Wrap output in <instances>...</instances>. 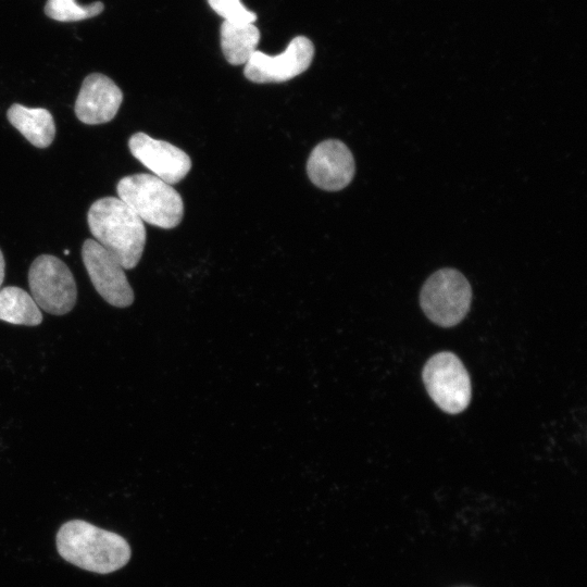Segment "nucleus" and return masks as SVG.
I'll return each instance as SVG.
<instances>
[{"mask_svg":"<svg viewBox=\"0 0 587 587\" xmlns=\"http://www.w3.org/2000/svg\"><path fill=\"white\" fill-rule=\"evenodd\" d=\"M55 547L66 562L98 574L122 569L132 557L130 546L123 536L79 519L60 526Z\"/></svg>","mask_w":587,"mask_h":587,"instance_id":"f257e3e1","label":"nucleus"},{"mask_svg":"<svg viewBox=\"0 0 587 587\" xmlns=\"http://www.w3.org/2000/svg\"><path fill=\"white\" fill-rule=\"evenodd\" d=\"M90 233L113 254L124 270L134 268L146 245V227L140 217L120 198L95 201L87 214Z\"/></svg>","mask_w":587,"mask_h":587,"instance_id":"f03ea898","label":"nucleus"},{"mask_svg":"<svg viewBox=\"0 0 587 587\" xmlns=\"http://www.w3.org/2000/svg\"><path fill=\"white\" fill-rule=\"evenodd\" d=\"M116 192L117 198L150 225L170 229L183 218L180 195L154 175L140 173L125 176L117 183Z\"/></svg>","mask_w":587,"mask_h":587,"instance_id":"7ed1b4c3","label":"nucleus"},{"mask_svg":"<svg viewBox=\"0 0 587 587\" xmlns=\"http://www.w3.org/2000/svg\"><path fill=\"white\" fill-rule=\"evenodd\" d=\"M472 302V288L465 276L454 268H441L424 283L420 304L435 324L451 327L467 314Z\"/></svg>","mask_w":587,"mask_h":587,"instance_id":"20e7f679","label":"nucleus"},{"mask_svg":"<svg viewBox=\"0 0 587 587\" xmlns=\"http://www.w3.org/2000/svg\"><path fill=\"white\" fill-rule=\"evenodd\" d=\"M28 286L37 305L53 315L68 313L77 300V287L68 266L51 254L37 257L28 270Z\"/></svg>","mask_w":587,"mask_h":587,"instance_id":"39448f33","label":"nucleus"},{"mask_svg":"<svg viewBox=\"0 0 587 587\" xmlns=\"http://www.w3.org/2000/svg\"><path fill=\"white\" fill-rule=\"evenodd\" d=\"M422 377L429 397L442 411L457 414L467 408L472 397L471 379L454 353L434 354L425 363Z\"/></svg>","mask_w":587,"mask_h":587,"instance_id":"423d86ee","label":"nucleus"},{"mask_svg":"<svg viewBox=\"0 0 587 587\" xmlns=\"http://www.w3.org/2000/svg\"><path fill=\"white\" fill-rule=\"evenodd\" d=\"M82 258L96 291L109 304L126 308L134 302V291L117 259L95 239H86Z\"/></svg>","mask_w":587,"mask_h":587,"instance_id":"0eeeda50","label":"nucleus"},{"mask_svg":"<svg viewBox=\"0 0 587 587\" xmlns=\"http://www.w3.org/2000/svg\"><path fill=\"white\" fill-rule=\"evenodd\" d=\"M314 46L304 36H297L284 52L268 55L255 51L245 64L243 74L253 83H283L307 71L313 60Z\"/></svg>","mask_w":587,"mask_h":587,"instance_id":"6e6552de","label":"nucleus"},{"mask_svg":"<svg viewBox=\"0 0 587 587\" xmlns=\"http://www.w3.org/2000/svg\"><path fill=\"white\" fill-rule=\"evenodd\" d=\"M354 170L350 149L338 139H327L315 146L307 163L310 180L327 191L347 187L354 176Z\"/></svg>","mask_w":587,"mask_h":587,"instance_id":"1a4fd4ad","label":"nucleus"},{"mask_svg":"<svg viewBox=\"0 0 587 587\" xmlns=\"http://www.w3.org/2000/svg\"><path fill=\"white\" fill-rule=\"evenodd\" d=\"M132 154L154 176L173 185L180 182L191 168L189 155L172 143L136 133L128 140Z\"/></svg>","mask_w":587,"mask_h":587,"instance_id":"9d476101","label":"nucleus"},{"mask_svg":"<svg viewBox=\"0 0 587 587\" xmlns=\"http://www.w3.org/2000/svg\"><path fill=\"white\" fill-rule=\"evenodd\" d=\"M122 101L123 92L110 77L92 73L83 80L74 111L84 124H104L114 118Z\"/></svg>","mask_w":587,"mask_h":587,"instance_id":"9b49d317","label":"nucleus"},{"mask_svg":"<svg viewBox=\"0 0 587 587\" xmlns=\"http://www.w3.org/2000/svg\"><path fill=\"white\" fill-rule=\"evenodd\" d=\"M7 117L10 124L37 148L49 147L55 137L54 120L47 109L13 103L8 109Z\"/></svg>","mask_w":587,"mask_h":587,"instance_id":"f8f14e48","label":"nucleus"},{"mask_svg":"<svg viewBox=\"0 0 587 587\" xmlns=\"http://www.w3.org/2000/svg\"><path fill=\"white\" fill-rule=\"evenodd\" d=\"M220 34L223 54L233 65L246 64L257 51L260 32L253 23L224 21Z\"/></svg>","mask_w":587,"mask_h":587,"instance_id":"ddd939ff","label":"nucleus"},{"mask_svg":"<svg viewBox=\"0 0 587 587\" xmlns=\"http://www.w3.org/2000/svg\"><path fill=\"white\" fill-rule=\"evenodd\" d=\"M42 313L33 297L24 289L8 286L0 290V320L14 325L37 326Z\"/></svg>","mask_w":587,"mask_h":587,"instance_id":"4468645a","label":"nucleus"},{"mask_svg":"<svg viewBox=\"0 0 587 587\" xmlns=\"http://www.w3.org/2000/svg\"><path fill=\"white\" fill-rule=\"evenodd\" d=\"M103 9V3L100 1L80 5L75 0H48L45 13L59 22H75L97 16Z\"/></svg>","mask_w":587,"mask_h":587,"instance_id":"2eb2a0df","label":"nucleus"},{"mask_svg":"<svg viewBox=\"0 0 587 587\" xmlns=\"http://www.w3.org/2000/svg\"><path fill=\"white\" fill-rule=\"evenodd\" d=\"M208 2L224 21L253 23L257 20V15L240 0H208Z\"/></svg>","mask_w":587,"mask_h":587,"instance_id":"dca6fc26","label":"nucleus"},{"mask_svg":"<svg viewBox=\"0 0 587 587\" xmlns=\"http://www.w3.org/2000/svg\"><path fill=\"white\" fill-rule=\"evenodd\" d=\"M4 273H5V261L2 251L0 250V287L4 279Z\"/></svg>","mask_w":587,"mask_h":587,"instance_id":"f3484780","label":"nucleus"}]
</instances>
